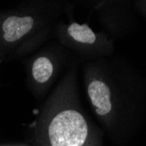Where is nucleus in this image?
<instances>
[{
    "label": "nucleus",
    "instance_id": "nucleus-1",
    "mask_svg": "<svg viewBox=\"0 0 146 146\" xmlns=\"http://www.w3.org/2000/svg\"><path fill=\"white\" fill-rule=\"evenodd\" d=\"M74 61L55 85L50 98L52 110L45 127L46 146H89L90 129L84 115L73 105L77 95Z\"/></svg>",
    "mask_w": 146,
    "mask_h": 146
},
{
    "label": "nucleus",
    "instance_id": "nucleus-3",
    "mask_svg": "<svg viewBox=\"0 0 146 146\" xmlns=\"http://www.w3.org/2000/svg\"><path fill=\"white\" fill-rule=\"evenodd\" d=\"M35 26L32 16H10L2 23L3 38L7 43H15L29 34Z\"/></svg>",
    "mask_w": 146,
    "mask_h": 146
},
{
    "label": "nucleus",
    "instance_id": "nucleus-2",
    "mask_svg": "<svg viewBox=\"0 0 146 146\" xmlns=\"http://www.w3.org/2000/svg\"><path fill=\"white\" fill-rule=\"evenodd\" d=\"M74 61L57 51L36 56L30 66V78L34 88L41 93L50 90Z\"/></svg>",
    "mask_w": 146,
    "mask_h": 146
},
{
    "label": "nucleus",
    "instance_id": "nucleus-4",
    "mask_svg": "<svg viewBox=\"0 0 146 146\" xmlns=\"http://www.w3.org/2000/svg\"><path fill=\"white\" fill-rule=\"evenodd\" d=\"M65 33L67 34L68 42L73 44V47L92 46L97 42V35L87 24H79L71 22L66 27Z\"/></svg>",
    "mask_w": 146,
    "mask_h": 146
}]
</instances>
